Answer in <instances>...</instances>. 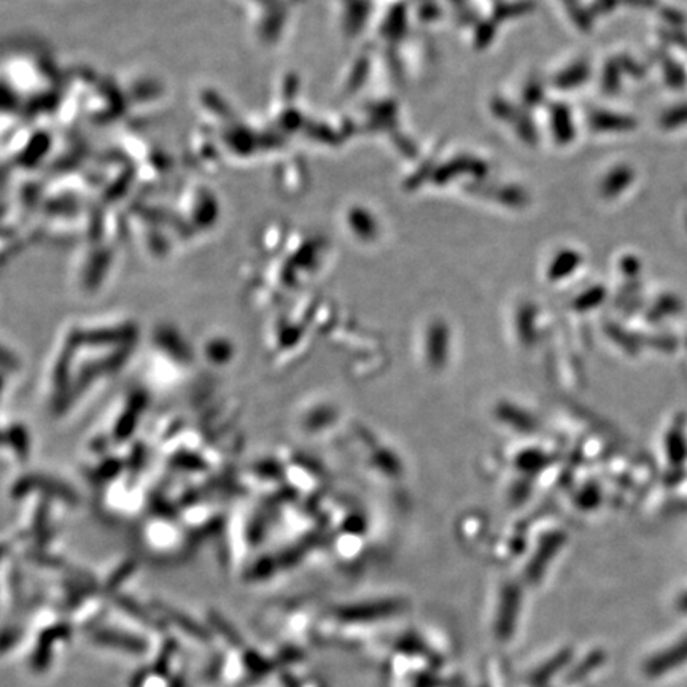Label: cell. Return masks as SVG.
Instances as JSON below:
<instances>
[{
  "mask_svg": "<svg viewBox=\"0 0 687 687\" xmlns=\"http://www.w3.org/2000/svg\"><path fill=\"white\" fill-rule=\"evenodd\" d=\"M630 181H632V171L630 169H627V167H624V169H618L606 181L605 191H606V194H609V196H614V194H618L619 190L625 188L628 183H630Z\"/></svg>",
  "mask_w": 687,
  "mask_h": 687,
  "instance_id": "6da1fadb",
  "label": "cell"
}]
</instances>
